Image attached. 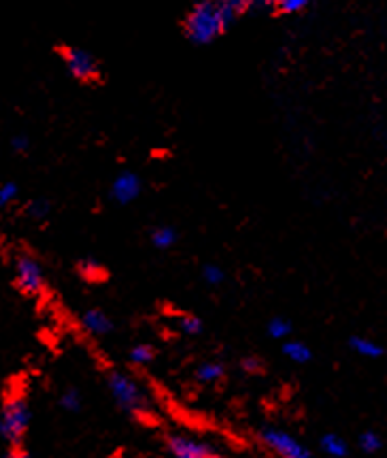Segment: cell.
I'll use <instances>...</instances> for the list:
<instances>
[{
    "mask_svg": "<svg viewBox=\"0 0 387 458\" xmlns=\"http://www.w3.org/2000/svg\"><path fill=\"white\" fill-rule=\"evenodd\" d=\"M358 448H360L364 454H377L379 450H383V439L377 431H364L358 437Z\"/></svg>",
    "mask_w": 387,
    "mask_h": 458,
    "instance_id": "e0dca14e",
    "label": "cell"
},
{
    "mask_svg": "<svg viewBox=\"0 0 387 458\" xmlns=\"http://www.w3.org/2000/svg\"><path fill=\"white\" fill-rule=\"evenodd\" d=\"M290 333H291V322L288 320V318L277 316L266 324V335L271 339H277V342H282V339H288Z\"/></svg>",
    "mask_w": 387,
    "mask_h": 458,
    "instance_id": "d6986e66",
    "label": "cell"
},
{
    "mask_svg": "<svg viewBox=\"0 0 387 458\" xmlns=\"http://www.w3.org/2000/svg\"><path fill=\"white\" fill-rule=\"evenodd\" d=\"M226 376V365L223 362H205L196 369V379L203 384H215Z\"/></svg>",
    "mask_w": 387,
    "mask_h": 458,
    "instance_id": "9a60e30c",
    "label": "cell"
},
{
    "mask_svg": "<svg viewBox=\"0 0 387 458\" xmlns=\"http://www.w3.org/2000/svg\"><path fill=\"white\" fill-rule=\"evenodd\" d=\"M349 348L356 352V354H360V356H364V359H370V360L383 359L385 356L383 345L373 342V339H368V337H360V335L349 337Z\"/></svg>",
    "mask_w": 387,
    "mask_h": 458,
    "instance_id": "8fae6325",
    "label": "cell"
},
{
    "mask_svg": "<svg viewBox=\"0 0 387 458\" xmlns=\"http://www.w3.org/2000/svg\"><path fill=\"white\" fill-rule=\"evenodd\" d=\"M81 327L83 331L94 335V337H105V335H111L115 331V322L111 320V316L106 311L98 310V307H92V310H88L81 316Z\"/></svg>",
    "mask_w": 387,
    "mask_h": 458,
    "instance_id": "9c48e42d",
    "label": "cell"
},
{
    "mask_svg": "<svg viewBox=\"0 0 387 458\" xmlns=\"http://www.w3.org/2000/svg\"><path fill=\"white\" fill-rule=\"evenodd\" d=\"M179 331H181L183 335H189V337H196V335H200L205 331V324L198 316L185 314L179 318Z\"/></svg>",
    "mask_w": 387,
    "mask_h": 458,
    "instance_id": "7402d4cb",
    "label": "cell"
},
{
    "mask_svg": "<svg viewBox=\"0 0 387 458\" xmlns=\"http://www.w3.org/2000/svg\"><path fill=\"white\" fill-rule=\"evenodd\" d=\"M77 276H80L86 284H100V282H106L109 273H106L103 262H98L97 259H92V256H88V259H81L77 262Z\"/></svg>",
    "mask_w": 387,
    "mask_h": 458,
    "instance_id": "30bf717a",
    "label": "cell"
},
{
    "mask_svg": "<svg viewBox=\"0 0 387 458\" xmlns=\"http://www.w3.org/2000/svg\"><path fill=\"white\" fill-rule=\"evenodd\" d=\"M200 277H203L205 284H209V286H220V284L226 279V273L220 265H213V262H206L203 267V271H200Z\"/></svg>",
    "mask_w": 387,
    "mask_h": 458,
    "instance_id": "603a6c76",
    "label": "cell"
},
{
    "mask_svg": "<svg viewBox=\"0 0 387 458\" xmlns=\"http://www.w3.org/2000/svg\"><path fill=\"white\" fill-rule=\"evenodd\" d=\"M30 427V405L21 394H9L0 411V439L11 448H20Z\"/></svg>",
    "mask_w": 387,
    "mask_h": 458,
    "instance_id": "3957f363",
    "label": "cell"
},
{
    "mask_svg": "<svg viewBox=\"0 0 387 458\" xmlns=\"http://www.w3.org/2000/svg\"><path fill=\"white\" fill-rule=\"evenodd\" d=\"M60 407L64 411H71V413H77L81 410V405H83V401H81V394H80V390L77 388H66L64 393L60 394Z\"/></svg>",
    "mask_w": 387,
    "mask_h": 458,
    "instance_id": "44dd1931",
    "label": "cell"
},
{
    "mask_svg": "<svg viewBox=\"0 0 387 458\" xmlns=\"http://www.w3.org/2000/svg\"><path fill=\"white\" fill-rule=\"evenodd\" d=\"M128 359H130V362H132L134 367H147L156 359V350L151 348V345H147V344H139V345H134V348L130 350Z\"/></svg>",
    "mask_w": 387,
    "mask_h": 458,
    "instance_id": "ac0fdd59",
    "label": "cell"
},
{
    "mask_svg": "<svg viewBox=\"0 0 387 458\" xmlns=\"http://www.w3.org/2000/svg\"><path fill=\"white\" fill-rule=\"evenodd\" d=\"M11 149H13L15 154H26L28 149H30V139L26 135H13L11 137Z\"/></svg>",
    "mask_w": 387,
    "mask_h": 458,
    "instance_id": "484cf974",
    "label": "cell"
},
{
    "mask_svg": "<svg viewBox=\"0 0 387 458\" xmlns=\"http://www.w3.org/2000/svg\"><path fill=\"white\" fill-rule=\"evenodd\" d=\"M311 3L313 0H273V7L277 9L279 13L296 15L311 7Z\"/></svg>",
    "mask_w": 387,
    "mask_h": 458,
    "instance_id": "ffe728a7",
    "label": "cell"
},
{
    "mask_svg": "<svg viewBox=\"0 0 387 458\" xmlns=\"http://www.w3.org/2000/svg\"><path fill=\"white\" fill-rule=\"evenodd\" d=\"M319 448H322L324 454L332 458H345L349 456V444L341 437L339 433H326L319 439Z\"/></svg>",
    "mask_w": 387,
    "mask_h": 458,
    "instance_id": "7c38bea8",
    "label": "cell"
},
{
    "mask_svg": "<svg viewBox=\"0 0 387 458\" xmlns=\"http://www.w3.org/2000/svg\"><path fill=\"white\" fill-rule=\"evenodd\" d=\"M257 439L265 445L268 452L282 456V458H308L311 452H308L305 445L300 444L294 435L288 431H282V428L274 427H265L260 433H257Z\"/></svg>",
    "mask_w": 387,
    "mask_h": 458,
    "instance_id": "5b68a950",
    "label": "cell"
},
{
    "mask_svg": "<svg viewBox=\"0 0 387 458\" xmlns=\"http://www.w3.org/2000/svg\"><path fill=\"white\" fill-rule=\"evenodd\" d=\"M52 209H54L52 200L38 197V199H32L30 203L26 205V216L35 222H43L47 220L49 214H52Z\"/></svg>",
    "mask_w": 387,
    "mask_h": 458,
    "instance_id": "2e32d148",
    "label": "cell"
},
{
    "mask_svg": "<svg viewBox=\"0 0 387 458\" xmlns=\"http://www.w3.org/2000/svg\"><path fill=\"white\" fill-rule=\"evenodd\" d=\"M239 15L220 0H198L185 18V37L194 46H209L217 41Z\"/></svg>",
    "mask_w": 387,
    "mask_h": 458,
    "instance_id": "6da1fadb",
    "label": "cell"
},
{
    "mask_svg": "<svg viewBox=\"0 0 387 458\" xmlns=\"http://www.w3.org/2000/svg\"><path fill=\"white\" fill-rule=\"evenodd\" d=\"M166 450L171 452L175 458H215L220 456V452L215 450V445L209 441L189 437V435H166L164 439Z\"/></svg>",
    "mask_w": 387,
    "mask_h": 458,
    "instance_id": "8992f818",
    "label": "cell"
},
{
    "mask_svg": "<svg viewBox=\"0 0 387 458\" xmlns=\"http://www.w3.org/2000/svg\"><path fill=\"white\" fill-rule=\"evenodd\" d=\"M18 194H20V186L15 182L0 183V211L13 203V200L18 199Z\"/></svg>",
    "mask_w": 387,
    "mask_h": 458,
    "instance_id": "cb8c5ba5",
    "label": "cell"
},
{
    "mask_svg": "<svg viewBox=\"0 0 387 458\" xmlns=\"http://www.w3.org/2000/svg\"><path fill=\"white\" fill-rule=\"evenodd\" d=\"M15 286L26 297H37L45 290V269L32 254H18L13 262Z\"/></svg>",
    "mask_w": 387,
    "mask_h": 458,
    "instance_id": "277c9868",
    "label": "cell"
},
{
    "mask_svg": "<svg viewBox=\"0 0 387 458\" xmlns=\"http://www.w3.org/2000/svg\"><path fill=\"white\" fill-rule=\"evenodd\" d=\"M106 388H109L117 407H120L123 413H128V416L137 418L139 420V418L147 416L149 413L151 405L147 393H145L141 384H139L137 379H132L128 373L109 371V376H106Z\"/></svg>",
    "mask_w": 387,
    "mask_h": 458,
    "instance_id": "7a4b0ae2",
    "label": "cell"
},
{
    "mask_svg": "<svg viewBox=\"0 0 387 458\" xmlns=\"http://www.w3.org/2000/svg\"><path fill=\"white\" fill-rule=\"evenodd\" d=\"M251 7H254V9H268V7H273V0H251Z\"/></svg>",
    "mask_w": 387,
    "mask_h": 458,
    "instance_id": "83f0119b",
    "label": "cell"
},
{
    "mask_svg": "<svg viewBox=\"0 0 387 458\" xmlns=\"http://www.w3.org/2000/svg\"><path fill=\"white\" fill-rule=\"evenodd\" d=\"M240 369H243L247 376H260V373H265V362L257 359V356H245L240 360Z\"/></svg>",
    "mask_w": 387,
    "mask_h": 458,
    "instance_id": "d4e9b609",
    "label": "cell"
},
{
    "mask_svg": "<svg viewBox=\"0 0 387 458\" xmlns=\"http://www.w3.org/2000/svg\"><path fill=\"white\" fill-rule=\"evenodd\" d=\"M283 354L288 356L290 360L299 362V365H305L313 359V352L305 342H299V339H290L288 344H283Z\"/></svg>",
    "mask_w": 387,
    "mask_h": 458,
    "instance_id": "5bb4252c",
    "label": "cell"
},
{
    "mask_svg": "<svg viewBox=\"0 0 387 458\" xmlns=\"http://www.w3.org/2000/svg\"><path fill=\"white\" fill-rule=\"evenodd\" d=\"M141 190H143V182L137 173L122 171V173H117L115 180L111 182L109 197L114 203L123 207V205L134 203V200L141 197Z\"/></svg>",
    "mask_w": 387,
    "mask_h": 458,
    "instance_id": "ba28073f",
    "label": "cell"
},
{
    "mask_svg": "<svg viewBox=\"0 0 387 458\" xmlns=\"http://www.w3.org/2000/svg\"><path fill=\"white\" fill-rule=\"evenodd\" d=\"M220 3L226 4L228 9H232L237 15H240V13H243V11H247V9L251 7V0H220Z\"/></svg>",
    "mask_w": 387,
    "mask_h": 458,
    "instance_id": "4316f807",
    "label": "cell"
},
{
    "mask_svg": "<svg viewBox=\"0 0 387 458\" xmlns=\"http://www.w3.org/2000/svg\"><path fill=\"white\" fill-rule=\"evenodd\" d=\"M151 245H154L156 250H171L172 245L179 242V233L175 226H158L151 231V237H149Z\"/></svg>",
    "mask_w": 387,
    "mask_h": 458,
    "instance_id": "4fadbf2b",
    "label": "cell"
},
{
    "mask_svg": "<svg viewBox=\"0 0 387 458\" xmlns=\"http://www.w3.org/2000/svg\"><path fill=\"white\" fill-rule=\"evenodd\" d=\"M62 60H64L66 71L80 81H97L100 75L98 60L94 58L88 49L81 47H66L62 49Z\"/></svg>",
    "mask_w": 387,
    "mask_h": 458,
    "instance_id": "52a82bcc",
    "label": "cell"
}]
</instances>
